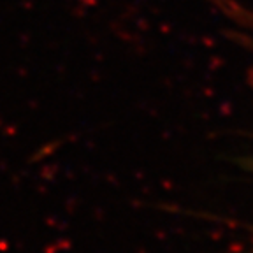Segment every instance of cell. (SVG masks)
I'll use <instances>...</instances> for the list:
<instances>
[{"label":"cell","mask_w":253,"mask_h":253,"mask_svg":"<svg viewBox=\"0 0 253 253\" xmlns=\"http://www.w3.org/2000/svg\"><path fill=\"white\" fill-rule=\"evenodd\" d=\"M223 12L229 18L232 30L236 32V39L253 53V7L234 0H225Z\"/></svg>","instance_id":"cell-1"}]
</instances>
